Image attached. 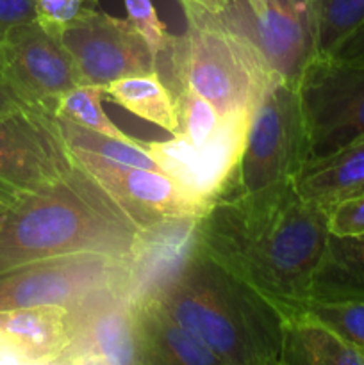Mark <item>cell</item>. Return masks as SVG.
Wrapping results in <instances>:
<instances>
[{"label": "cell", "mask_w": 364, "mask_h": 365, "mask_svg": "<svg viewBox=\"0 0 364 365\" xmlns=\"http://www.w3.org/2000/svg\"><path fill=\"white\" fill-rule=\"evenodd\" d=\"M364 20V0H318V56H330Z\"/></svg>", "instance_id": "obj_24"}, {"label": "cell", "mask_w": 364, "mask_h": 365, "mask_svg": "<svg viewBox=\"0 0 364 365\" xmlns=\"http://www.w3.org/2000/svg\"><path fill=\"white\" fill-rule=\"evenodd\" d=\"M364 299V234L328 235L321 262L310 284V303Z\"/></svg>", "instance_id": "obj_19"}, {"label": "cell", "mask_w": 364, "mask_h": 365, "mask_svg": "<svg viewBox=\"0 0 364 365\" xmlns=\"http://www.w3.org/2000/svg\"><path fill=\"white\" fill-rule=\"evenodd\" d=\"M70 153L139 232L171 220L198 217L207 209L202 198L164 171L121 164L82 150Z\"/></svg>", "instance_id": "obj_9"}, {"label": "cell", "mask_w": 364, "mask_h": 365, "mask_svg": "<svg viewBox=\"0 0 364 365\" xmlns=\"http://www.w3.org/2000/svg\"><path fill=\"white\" fill-rule=\"evenodd\" d=\"M338 59H364V20L357 29H353L341 45L330 53Z\"/></svg>", "instance_id": "obj_30"}, {"label": "cell", "mask_w": 364, "mask_h": 365, "mask_svg": "<svg viewBox=\"0 0 364 365\" xmlns=\"http://www.w3.org/2000/svg\"><path fill=\"white\" fill-rule=\"evenodd\" d=\"M252 113L228 118L221 130L203 146H191L181 138L145 143L164 173L177 178L209 205L234 171L245 145Z\"/></svg>", "instance_id": "obj_14"}, {"label": "cell", "mask_w": 364, "mask_h": 365, "mask_svg": "<svg viewBox=\"0 0 364 365\" xmlns=\"http://www.w3.org/2000/svg\"><path fill=\"white\" fill-rule=\"evenodd\" d=\"M127 260L102 253H74L0 273V310L36 305L74 307L102 289H125Z\"/></svg>", "instance_id": "obj_8"}, {"label": "cell", "mask_w": 364, "mask_h": 365, "mask_svg": "<svg viewBox=\"0 0 364 365\" xmlns=\"http://www.w3.org/2000/svg\"><path fill=\"white\" fill-rule=\"evenodd\" d=\"M56 34L70 53L82 84L106 86L156 71V57L127 18L86 6Z\"/></svg>", "instance_id": "obj_12"}, {"label": "cell", "mask_w": 364, "mask_h": 365, "mask_svg": "<svg viewBox=\"0 0 364 365\" xmlns=\"http://www.w3.org/2000/svg\"><path fill=\"white\" fill-rule=\"evenodd\" d=\"M280 365H364V351L303 312L285 323Z\"/></svg>", "instance_id": "obj_18"}, {"label": "cell", "mask_w": 364, "mask_h": 365, "mask_svg": "<svg viewBox=\"0 0 364 365\" xmlns=\"http://www.w3.org/2000/svg\"><path fill=\"white\" fill-rule=\"evenodd\" d=\"M74 168L52 114L21 109L0 116V198L9 205L61 180Z\"/></svg>", "instance_id": "obj_10"}, {"label": "cell", "mask_w": 364, "mask_h": 365, "mask_svg": "<svg viewBox=\"0 0 364 365\" xmlns=\"http://www.w3.org/2000/svg\"><path fill=\"white\" fill-rule=\"evenodd\" d=\"M305 163L307 143L296 86L275 78L253 107L241 155L216 196L256 195L293 184Z\"/></svg>", "instance_id": "obj_5"}, {"label": "cell", "mask_w": 364, "mask_h": 365, "mask_svg": "<svg viewBox=\"0 0 364 365\" xmlns=\"http://www.w3.org/2000/svg\"><path fill=\"white\" fill-rule=\"evenodd\" d=\"M123 4L127 11V20L143 36L153 57L164 52L173 36L170 34L166 24L157 14L152 0H123Z\"/></svg>", "instance_id": "obj_26"}, {"label": "cell", "mask_w": 364, "mask_h": 365, "mask_svg": "<svg viewBox=\"0 0 364 365\" xmlns=\"http://www.w3.org/2000/svg\"><path fill=\"white\" fill-rule=\"evenodd\" d=\"M36 20V0H0V39L7 31Z\"/></svg>", "instance_id": "obj_29"}, {"label": "cell", "mask_w": 364, "mask_h": 365, "mask_svg": "<svg viewBox=\"0 0 364 365\" xmlns=\"http://www.w3.org/2000/svg\"><path fill=\"white\" fill-rule=\"evenodd\" d=\"M188 29L173 36L156 57V71L170 91L188 88L223 120L252 113L275 81L253 50L218 20L216 14L184 11Z\"/></svg>", "instance_id": "obj_4"}, {"label": "cell", "mask_w": 364, "mask_h": 365, "mask_svg": "<svg viewBox=\"0 0 364 365\" xmlns=\"http://www.w3.org/2000/svg\"><path fill=\"white\" fill-rule=\"evenodd\" d=\"M21 109H34V107L25 103L24 100H21L20 96L9 88V86L0 82V116L16 113V110H21Z\"/></svg>", "instance_id": "obj_31"}, {"label": "cell", "mask_w": 364, "mask_h": 365, "mask_svg": "<svg viewBox=\"0 0 364 365\" xmlns=\"http://www.w3.org/2000/svg\"><path fill=\"white\" fill-rule=\"evenodd\" d=\"M138 324L145 365H221L220 359L152 296L138 302Z\"/></svg>", "instance_id": "obj_17"}, {"label": "cell", "mask_w": 364, "mask_h": 365, "mask_svg": "<svg viewBox=\"0 0 364 365\" xmlns=\"http://www.w3.org/2000/svg\"><path fill=\"white\" fill-rule=\"evenodd\" d=\"M307 160L364 138V59L318 56L296 84Z\"/></svg>", "instance_id": "obj_6"}, {"label": "cell", "mask_w": 364, "mask_h": 365, "mask_svg": "<svg viewBox=\"0 0 364 365\" xmlns=\"http://www.w3.org/2000/svg\"><path fill=\"white\" fill-rule=\"evenodd\" d=\"M88 2L89 0H36V20L52 32H59L79 16Z\"/></svg>", "instance_id": "obj_28"}, {"label": "cell", "mask_w": 364, "mask_h": 365, "mask_svg": "<svg viewBox=\"0 0 364 365\" xmlns=\"http://www.w3.org/2000/svg\"><path fill=\"white\" fill-rule=\"evenodd\" d=\"M300 198L327 212L350 196L364 192V138L338 152L307 160L293 180Z\"/></svg>", "instance_id": "obj_16"}, {"label": "cell", "mask_w": 364, "mask_h": 365, "mask_svg": "<svg viewBox=\"0 0 364 365\" xmlns=\"http://www.w3.org/2000/svg\"><path fill=\"white\" fill-rule=\"evenodd\" d=\"M148 296L221 365H280L285 317L196 242Z\"/></svg>", "instance_id": "obj_2"}, {"label": "cell", "mask_w": 364, "mask_h": 365, "mask_svg": "<svg viewBox=\"0 0 364 365\" xmlns=\"http://www.w3.org/2000/svg\"><path fill=\"white\" fill-rule=\"evenodd\" d=\"M68 310L70 341L57 365H145L138 302L123 287L102 289Z\"/></svg>", "instance_id": "obj_11"}, {"label": "cell", "mask_w": 364, "mask_h": 365, "mask_svg": "<svg viewBox=\"0 0 364 365\" xmlns=\"http://www.w3.org/2000/svg\"><path fill=\"white\" fill-rule=\"evenodd\" d=\"M307 312L364 351V299L341 303H309Z\"/></svg>", "instance_id": "obj_25"}, {"label": "cell", "mask_w": 364, "mask_h": 365, "mask_svg": "<svg viewBox=\"0 0 364 365\" xmlns=\"http://www.w3.org/2000/svg\"><path fill=\"white\" fill-rule=\"evenodd\" d=\"M103 100L118 103L134 116L157 125L168 134L181 130L177 106L171 91L157 71L131 75L102 86Z\"/></svg>", "instance_id": "obj_20"}, {"label": "cell", "mask_w": 364, "mask_h": 365, "mask_svg": "<svg viewBox=\"0 0 364 365\" xmlns=\"http://www.w3.org/2000/svg\"><path fill=\"white\" fill-rule=\"evenodd\" d=\"M177 106L181 130L175 138H181L191 146H203L221 130L225 125L223 118L216 113L213 106L202 96L188 88H178L171 91Z\"/></svg>", "instance_id": "obj_23"}, {"label": "cell", "mask_w": 364, "mask_h": 365, "mask_svg": "<svg viewBox=\"0 0 364 365\" xmlns=\"http://www.w3.org/2000/svg\"><path fill=\"white\" fill-rule=\"evenodd\" d=\"M7 207H9V203H7L6 200H2V198H0V216H2V214L6 212V209H7Z\"/></svg>", "instance_id": "obj_34"}, {"label": "cell", "mask_w": 364, "mask_h": 365, "mask_svg": "<svg viewBox=\"0 0 364 365\" xmlns=\"http://www.w3.org/2000/svg\"><path fill=\"white\" fill-rule=\"evenodd\" d=\"M103 102V89L102 86L96 84H79L71 88L70 91L64 93L59 98L56 107V116H63L71 120L81 127L89 128V130L100 132V134L111 135L118 139H132L131 135L125 134L121 128H118L106 110L102 109Z\"/></svg>", "instance_id": "obj_22"}, {"label": "cell", "mask_w": 364, "mask_h": 365, "mask_svg": "<svg viewBox=\"0 0 364 365\" xmlns=\"http://www.w3.org/2000/svg\"><path fill=\"white\" fill-rule=\"evenodd\" d=\"M330 235L355 237L364 234V192L341 200L327 210Z\"/></svg>", "instance_id": "obj_27"}, {"label": "cell", "mask_w": 364, "mask_h": 365, "mask_svg": "<svg viewBox=\"0 0 364 365\" xmlns=\"http://www.w3.org/2000/svg\"><path fill=\"white\" fill-rule=\"evenodd\" d=\"M6 84L31 107L56 113L64 93L82 84L59 36L38 20L13 27L0 39Z\"/></svg>", "instance_id": "obj_13"}, {"label": "cell", "mask_w": 364, "mask_h": 365, "mask_svg": "<svg viewBox=\"0 0 364 365\" xmlns=\"http://www.w3.org/2000/svg\"><path fill=\"white\" fill-rule=\"evenodd\" d=\"M327 212L285 184L211 200L195 221V242L270 299L285 321L307 312L310 284L328 242Z\"/></svg>", "instance_id": "obj_1"}, {"label": "cell", "mask_w": 364, "mask_h": 365, "mask_svg": "<svg viewBox=\"0 0 364 365\" xmlns=\"http://www.w3.org/2000/svg\"><path fill=\"white\" fill-rule=\"evenodd\" d=\"M68 341V307L36 305L0 310V364L57 365Z\"/></svg>", "instance_id": "obj_15"}, {"label": "cell", "mask_w": 364, "mask_h": 365, "mask_svg": "<svg viewBox=\"0 0 364 365\" xmlns=\"http://www.w3.org/2000/svg\"><path fill=\"white\" fill-rule=\"evenodd\" d=\"M0 82L6 84V78H4V66H2V57H0Z\"/></svg>", "instance_id": "obj_35"}, {"label": "cell", "mask_w": 364, "mask_h": 365, "mask_svg": "<svg viewBox=\"0 0 364 365\" xmlns=\"http://www.w3.org/2000/svg\"><path fill=\"white\" fill-rule=\"evenodd\" d=\"M141 232L75 164L61 180L21 196L0 216V273L74 253L131 262Z\"/></svg>", "instance_id": "obj_3"}, {"label": "cell", "mask_w": 364, "mask_h": 365, "mask_svg": "<svg viewBox=\"0 0 364 365\" xmlns=\"http://www.w3.org/2000/svg\"><path fill=\"white\" fill-rule=\"evenodd\" d=\"M54 121H56L61 138L66 143L68 150H82V152L95 153V155L103 157V159L116 160V163L121 164L163 171L156 157L146 148L145 141H138L134 138H111V135L81 127V125L74 123V121L66 120L63 116H56V114H54Z\"/></svg>", "instance_id": "obj_21"}, {"label": "cell", "mask_w": 364, "mask_h": 365, "mask_svg": "<svg viewBox=\"0 0 364 365\" xmlns=\"http://www.w3.org/2000/svg\"><path fill=\"white\" fill-rule=\"evenodd\" d=\"M216 16L285 84H298L318 57V0H268L259 13L246 0H231Z\"/></svg>", "instance_id": "obj_7"}, {"label": "cell", "mask_w": 364, "mask_h": 365, "mask_svg": "<svg viewBox=\"0 0 364 365\" xmlns=\"http://www.w3.org/2000/svg\"><path fill=\"white\" fill-rule=\"evenodd\" d=\"M246 2H248V6L252 7L253 13H259V11L266 6L268 0H246Z\"/></svg>", "instance_id": "obj_33"}, {"label": "cell", "mask_w": 364, "mask_h": 365, "mask_svg": "<svg viewBox=\"0 0 364 365\" xmlns=\"http://www.w3.org/2000/svg\"><path fill=\"white\" fill-rule=\"evenodd\" d=\"M184 11H198V13L218 14L231 4V0H181Z\"/></svg>", "instance_id": "obj_32"}]
</instances>
